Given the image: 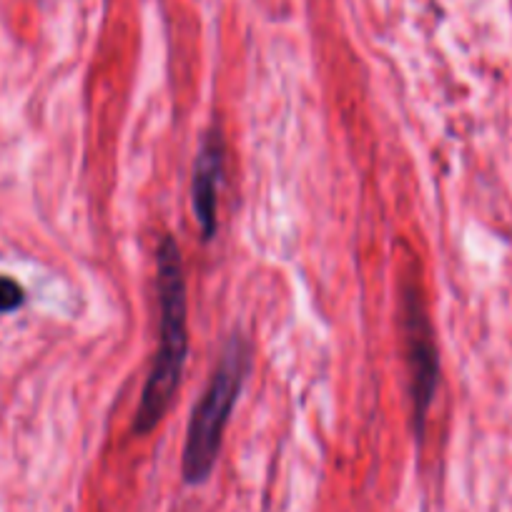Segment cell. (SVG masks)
Returning a JSON list of instances; mask_svg holds the SVG:
<instances>
[{
	"label": "cell",
	"instance_id": "obj_4",
	"mask_svg": "<svg viewBox=\"0 0 512 512\" xmlns=\"http://www.w3.org/2000/svg\"><path fill=\"white\" fill-rule=\"evenodd\" d=\"M224 139L219 131L206 134L201 141L199 156L194 164V181H191V199H194L196 224L206 241L216 234V209H219V184L224 176Z\"/></svg>",
	"mask_w": 512,
	"mask_h": 512
},
{
	"label": "cell",
	"instance_id": "obj_3",
	"mask_svg": "<svg viewBox=\"0 0 512 512\" xmlns=\"http://www.w3.org/2000/svg\"><path fill=\"white\" fill-rule=\"evenodd\" d=\"M405 332H407V364H410V392H412V417H415L417 435L425 430L427 412L440 379V357L432 337L430 319L422 307L420 294L405 297Z\"/></svg>",
	"mask_w": 512,
	"mask_h": 512
},
{
	"label": "cell",
	"instance_id": "obj_1",
	"mask_svg": "<svg viewBox=\"0 0 512 512\" xmlns=\"http://www.w3.org/2000/svg\"><path fill=\"white\" fill-rule=\"evenodd\" d=\"M156 289H159V352L146 379L136 410V435H149L174 402L189 352L186 329V279L181 251L174 236H164L156 251Z\"/></svg>",
	"mask_w": 512,
	"mask_h": 512
},
{
	"label": "cell",
	"instance_id": "obj_5",
	"mask_svg": "<svg viewBox=\"0 0 512 512\" xmlns=\"http://www.w3.org/2000/svg\"><path fill=\"white\" fill-rule=\"evenodd\" d=\"M26 294H23V287L11 277H0V314L16 312L23 304Z\"/></svg>",
	"mask_w": 512,
	"mask_h": 512
},
{
	"label": "cell",
	"instance_id": "obj_2",
	"mask_svg": "<svg viewBox=\"0 0 512 512\" xmlns=\"http://www.w3.org/2000/svg\"><path fill=\"white\" fill-rule=\"evenodd\" d=\"M246 372H249V344L234 334L211 374L204 397L191 415L184 447V480L189 485H201L209 480L219 457L224 430L244 387Z\"/></svg>",
	"mask_w": 512,
	"mask_h": 512
}]
</instances>
